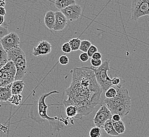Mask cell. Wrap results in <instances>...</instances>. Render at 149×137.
Returning <instances> with one entry per match:
<instances>
[{
    "instance_id": "1",
    "label": "cell",
    "mask_w": 149,
    "mask_h": 137,
    "mask_svg": "<svg viewBox=\"0 0 149 137\" xmlns=\"http://www.w3.org/2000/svg\"><path fill=\"white\" fill-rule=\"evenodd\" d=\"M72 73V82L65 91L68 98L63 101V104L65 107L75 106L78 110L75 118L81 119L100 103L103 91L92 70L87 67L75 68Z\"/></svg>"
},
{
    "instance_id": "2",
    "label": "cell",
    "mask_w": 149,
    "mask_h": 137,
    "mask_svg": "<svg viewBox=\"0 0 149 137\" xmlns=\"http://www.w3.org/2000/svg\"><path fill=\"white\" fill-rule=\"evenodd\" d=\"M59 91L57 90H54L52 91L44 93L40 96L37 103V114L39 116V119L37 120L38 122H43L45 120H48L50 123V125L52 128L54 129H57L62 128L63 125L60 124V122L64 124L65 126L68 125V121L67 119L65 118H59L57 117H51L48 115V108L49 105L46 104V99L50 95L55 93H58Z\"/></svg>"
},
{
    "instance_id": "3",
    "label": "cell",
    "mask_w": 149,
    "mask_h": 137,
    "mask_svg": "<svg viewBox=\"0 0 149 137\" xmlns=\"http://www.w3.org/2000/svg\"><path fill=\"white\" fill-rule=\"evenodd\" d=\"M6 52L9 61H12L13 62L16 68L17 72L15 81L22 80L28 71L27 62L24 52L20 47L12 49Z\"/></svg>"
},
{
    "instance_id": "4",
    "label": "cell",
    "mask_w": 149,
    "mask_h": 137,
    "mask_svg": "<svg viewBox=\"0 0 149 137\" xmlns=\"http://www.w3.org/2000/svg\"><path fill=\"white\" fill-rule=\"evenodd\" d=\"M114 86L117 90L115 97L112 99L106 98L102 103V104H105L111 112L123 104H131V98L130 96L128 90L119 85Z\"/></svg>"
},
{
    "instance_id": "5",
    "label": "cell",
    "mask_w": 149,
    "mask_h": 137,
    "mask_svg": "<svg viewBox=\"0 0 149 137\" xmlns=\"http://www.w3.org/2000/svg\"><path fill=\"white\" fill-rule=\"evenodd\" d=\"M87 68L92 70L94 72L97 82L100 86L103 92L105 93L109 88L113 86L112 79L108 75V72L110 70L109 61H105L98 68H94L93 66Z\"/></svg>"
},
{
    "instance_id": "6",
    "label": "cell",
    "mask_w": 149,
    "mask_h": 137,
    "mask_svg": "<svg viewBox=\"0 0 149 137\" xmlns=\"http://www.w3.org/2000/svg\"><path fill=\"white\" fill-rule=\"evenodd\" d=\"M16 68L12 61H9L6 66L0 69V87H6L15 81Z\"/></svg>"
},
{
    "instance_id": "7",
    "label": "cell",
    "mask_w": 149,
    "mask_h": 137,
    "mask_svg": "<svg viewBox=\"0 0 149 137\" xmlns=\"http://www.w3.org/2000/svg\"><path fill=\"white\" fill-rule=\"evenodd\" d=\"M149 0H133L131 6V19L136 20L140 17L149 15Z\"/></svg>"
},
{
    "instance_id": "8",
    "label": "cell",
    "mask_w": 149,
    "mask_h": 137,
    "mask_svg": "<svg viewBox=\"0 0 149 137\" xmlns=\"http://www.w3.org/2000/svg\"><path fill=\"white\" fill-rule=\"evenodd\" d=\"M112 114L109 109L104 104H101L100 109L98 110L93 119L96 127L103 128L105 123L112 119Z\"/></svg>"
},
{
    "instance_id": "9",
    "label": "cell",
    "mask_w": 149,
    "mask_h": 137,
    "mask_svg": "<svg viewBox=\"0 0 149 137\" xmlns=\"http://www.w3.org/2000/svg\"><path fill=\"white\" fill-rule=\"evenodd\" d=\"M0 43L6 52L19 47L20 44V37L17 33L11 32L0 40Z\"/></svg>"
},
{
    "instance_id": "10",
    "label": "cell",
    "mask_w": 149,
    "mask_h": 137,
    "mask_svg": "<svg viewBox=\"0 0 149 137\" xmlns=\"http://www.w3.org/2000/svg\"><path fill=\"white\" fill-rule=\"evenodd\" d=\"M67 20L70 21L77 20L82 14V8L77 4L69 6L65 9L61 10Z\"/></svg>"
},
{
    "instance_id": "11",
    "label": "cell",
    "mask_w": 149,
    "mask_h": 137,
    "mask_svg": "<svg viewBox=\"0 0 149 137\" xmlns=\"http://www.w3.org/2000/svg\"><path fill=\"white\" fill-rule=\"evenodd\" d=\"M52 46L48 41L42 40L39 42V44L34 48L32 51V54L35 57H40L51 53Z\"/></svg>"
},
{
    "instance_id": "12",
    "label": "cell",
    "mask_w": 149,
    "mask_h": 137,
    "mask_svg": "<svg viewBox=\"0 0 149 137\" xmlns=\"http://www.w3.org/2000/svg\"><path fill=\"white\" fill-rule=\"evenodd\" d=\"M67 19L61 11L55 12V31H60L65 28L67 24Z\"/></svg>"
},
{
    "instance_id": "13",
    "label": "cell",
    "mask_w": 149,
    "mask_h": 137,
    "mask_svg": "<svg viewBox=\"0 0 149 137\" xmlns=\"http://www.w3.org/2000/svg\"><path fill=\"white\" fill-rule=\"evenodd\" d=\"M44 22L48 29L53 30L55 26V12L52 11L47 12L44 17Z\"/></svg>"
},
{
    "instance_id": "14",
    "label": "cell",
    "mask_w": 149,
    "mask_h": 137,
    "mask_svg": "<svg viewBox=\"0 0 149 137\" xmlns=\"http://www.w3.org/2000/svg\"><path fill=\"white\" fill-rule=\"evenodd\" d=\"M12 84L6 87H0V101L6 102L11 97Z\"/></svg>"
},
{
    "instance_id": "15",
    "label": "cell",
    "mask_w": 149,
    "mask_h": 137,
    "mask_svg": "<svg viewBox=\"0 0 149 137\" xmlns=\"http://www.w3.org/2000/svg\"><path fill=\"white\" fill-rule=\"evenodd\" d=\"M25 83L22 80L15 81L12 84V95H17L21 94L23 91Z\"/></svg>"
},
{
    "instance_id": "16",
    "label": "cell",
    "mask_w": 149,
    "mask_h": 137,
    "mask_svg": "<svg viewBox=\"0 0 149 137\" xmlns=\"http://www.w3.org/2000/svg\"><path fill=\"white\" fill-rule=\"evenodd\" d=\"M54 3L55 6L61 11L69 6L76 4V1L74 0H57Z\"/></svg>"
},
{
    "instance_id": "17",
    "label": "cell",
    "mask_w": 149,
    "mask_h": 137,
    "mask_svg": "<svg viewBox=\"0 0 149 137\" xmlns=\"http://www.w3.org/2000/svg\"><path fill=\"white\" fill-rule=\"evenodd\" d=\"M103 128L105 130L106 133L109 135L113 136H118L119 135L115 130L112 119L107 120L106 122L105 123L103 127Z\"/></svg>"
},
{
    "instance_id": "18",
    "label": "cell",
    "mask_w": 149,
    "mask_h": 137,
    "mask_svg": "<svg viewBox=\"0 0 149 137\" xmlns=\"http://www.w3.org/2000/svg\"><path fill=\"white\" fill-rule=\"evenodd\" d=\"M9 61L7 52L3 49L0 43V69L6 66Z\"/></svg>"
},
{
    "instance_id": "19",
    "label": "cell",
    "mask_w": 149,
    "mask_h": 137,
    "mask_svg": "<svg viewBox=\"0 0 149 137\" xmlns=\"http://www.w3.org/2000/svg\"><path fill=\"white\" fill-rule=\"evenodd\" d=\"M113 124L115 130L119 135L123 134L125 131V130H126L125 126L122 120H120L118 122L113 121Z\"/></svg>"
},
{
    "instance_id": "20",
    "label": "cell",
    "mask_w": 149,
    "mask_h": 137,
    "mask_svg": "<svg viewBox=\"0 0 149 137\" xmlns=\"http://www.w3.org/2000/svg\"><path fill=\"white\" fill-rule=\"evenodd\" d=\"M65 112L67 118H75L78 114L77 108L74 106H69L65 107Z\"/></svg>"
},
{
    "instance_id": "21",
    "label": "cell",
    "mask_w": 149,
    "mask_h": 137,
    "mask_svg": "<svg viewBox=\"0 0 149 137\" xmlns=\"http://www.w3.org/2000/svg\"><path fill=\"white\" fill-rule=\"evenodd\" d=\"M81 40L78 37L72 38L69 40V43L71 47L72 51H76L79 49Z\"/></svg>"
},
{
    "instance_id": "22",
    "label": "cell",
    "mask_w": 149,
    "mask_h": 137,
    "mask_svg": "<svg viewBox=\"0 0 149 137\" xmlns=\"http://www.w3.org/2000/svg\"><path fill=\"white\" fill-rule=\"evenodd\" d=\"M22 100V95L21 94L12 95L11 97L8 100V101L12 105L18 106L20 105Z\"/></svg>"
},
{
    "instance_id": "23",
    "label": "cell",
    "mask_w": 149,
    "mask_h": 137,
    "mask_svg": "<svg viewBox=\"0 0 149 137\" xmlns=\"http://www.w3.org/2000/svg\"><path fill=\"white\" fill-rule=\"evenodd\" d=\"M92 45V43L88 40H84L81 41L79 50L83 53H87Z\"/></svg>"
},
{
    "instance_id": "24",
    "label": "cell",
    "mask_w": 149,
    "mask_h": 137,
    "mask_svg": "<svg viewBox=\"0 0 149 137\" xmlns=\"http://www.w3.org/2000/svg\"><path fill=\"white\" fill-rule=\"evenodd\" d=\"M117 94V90L114 86H112L109 88L105 93V95L106 99H112L115 97Z\"/></svg>"
},
{
    "instance_id": "25",
    "label": "cell",
    "mask_w": 149,
    "mask_h": 137,
    "mask_svg": "<svg viewBox=\"0 0 149 137\" xmlns=\"http://www.w3.org/2000/svg\"><path fill=\"white\" fill-rule=\"evenodd\" d=\"M102 134L101 129L97 127H94L89 131V136L90 137H100Z\"/></svg>"
},
{
    "instance_id": "26",
    "label": "cell",
    "mask_w": 149,
    "mask_h": 137,
    "mask_svg": "<svg viewBox=\"0 0 149 137\" xmlns=\"http://www.w3.org/2000/svg\"><path fill=\"white\" fill-rule=\"evenodd\" d=\"M69 62V58L66 55H62L59 58V62L61 65H67Z\"/></svg>"
},
{
    "instance_id": "27",
    "label": "cell",
    "mask_w": 149,
    "mask_h": 137,
    "mask_svg": "<svg viewBox=\"0 0 149 137\" xmlns=\"http://www.w3.org/2000/svg\"><path fill=\"white\" fill-rule=\"evenodd\" d=\"M61 50L65 53H69L72 51L69 42H66L64 43L63 45H62Z\"/></svg>"
},
{
    "instance_id": "28",
    "label": "cell",
    "mask_w": 149,
    "mask_h": 137,
    "mask_svg": "<svg viewBox=\"0 0 149 137\" xmlns=\"http://www.w3.org/2000/svg\"><path fill=\"white\" fill-rule=\"evenodd\" d=\"M91 63L92 66H93V67L98 68V67H100L102 64L103 62H102V60H101V59L97 60V59H92L91 60Z\"/></svg>"
},
{
    "instance_id": "29",
    "label": "cell",
    "mask_w": 149,
    "mask_h": 137,
    "mask_svg": "<svg viewBox=\"0 0 149 137\" xmlns=\"http://www.w3.org/2000/svg\"><path fill=\"white\" fill-rule=\"evenodd\" d=\"M97 52H98L97 48L94 45L92 44L91 46L88 49L87 53L89 57H92V56L93 55V54H95Z\"/></svg>"
},
{
    "instance_id": "30",
    "label": "cell",
    "mask_w": 149,
    "mask_h": 137,
    "mask_svg": "<svg viewBox=\"0 0 149 137\" xmlns=\"http://www.w3.org/2000/svg\"><path fill=\"white\" fill-rule=\"evenodd\" d=\"M8 29L3 26H0V39H2L4 37L9 34Z\"/></svg>"
},
{
    "instance_id": "31",
    "label": "cell",
    "mask_w": 149,
    "mask_h": 137,
    "mask_svg": "<svg viewBox=\"0 0 149 137\" xmlns=\"http://www.w3.org/2000/svg\"><path fill=\"white\" fill-rule=\"evenodd\" d=\"M89 56L87 53H82L79 55V59L83 62H87L88 60H89Z\"/></svg>"
},
{
    "instance_id": "32",
    "label": "cell",
    "mask_w": 149,
    "mask_h": 137,
    "mask_svg": "<svg viewBox=\"0 0 149 137\" xmlns=\"http://www.w3.org/2000/svg\"><path fill=\"white\" fill-rule=\"evenodd\" d=\"M121 82V79L120 77H114L112 79V84L113 86H118Z\"/></svg>"
},
{
    "instance_id": "33",
    "label": "cell",
    "mask_w": 149,
    "mask_h": 137,
    "mask_svg": "<svg viewBox=\"0 0 149 137\" xmlns=\"http://www.w3.org/2000/svg\"><path fill=\"white\" fill-rule=\"evenodd\" d=\"M112 120L114 122H118L121 120V117L118 114H115L112 115Z\"/></svg>"
},
{
    "instance_id": "34",
    "label": "cell",
    "mask_w": 149,
    "mask_h": 137,
    "mask_svg": "<svg viewBox=\"0 0 149 137\" xmlns=\"http://www.w3.org/2000/svg\"><path fill=\"white\" fill-rule=\"evenodd\" d=\"M102 57V55L101 53L98 51L96 52L95 54H93V55L92 56V59L98 60V59H101Z\"/></svg>"
},
{
    "instance_id": "35",
    "label": "cell",
    "mask_w": 149,
    "mask_h": 137,
    "mask_svg": "<svg viewBox=\"0 0 149 137\" xmlns=\"http://www.w3.org/2000/svg\"><path fill=\"white\" fill-rule=\"evenodd\" d=\"M6 14V10L3 7H0V15H2L4 16Z\"/></svg>"
},
{
    "instance_id": "36",
    "label": "cell",
    "mask_w": 149,
    "mask_h": 137,
    "mask_svg": "<svg viewBox=\"0 0 149 137\" xmlns=\"http://www.w3.org/2000/svg\"><path fill=\"white\" fill-rule=\"evenodd\" d=\"M4 22V17L2 15H0V26H2Z\"/></svg>"
},
{
    "instance_id": "37",
    "label": "cell",
    "mask_w": 149,
    "mask_h": 137,
    "mask_svg": "<svg viewBox=\"0 0 149 137\" xmlns=\"http://www.w3.org/2000/svg\"><path fill=\"white\" fill-rule=\"evenodd\" d=\"M6 3L4 1H0V7H3L6 6Z\"/></svg>"
}]
</instances>
